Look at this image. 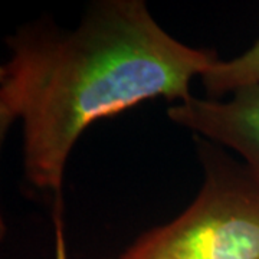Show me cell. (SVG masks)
<instances>
[{"label": "cell", "mask_w": 259, "mask_h": 259, "mask_svg": "<svg viewBox=\"0 0 259 259\" xmlns=\"http://www.w3.org/2000/svg\"><path fill=\"white\" fill-rule=\"evenodd\" d=\"M204 183L185 212L112 259H259V192L248 171L202 151Z\"/></svg>", "instance_id": "cell-2"}, {"label": "cell", "mask_w": 259, "mask_h": 259, "mask_svg": "<svg viewBox=\"0 0 259 259\" xmlns=\"http://www.w3.org/2000/svg\"><path fill=\"white\" fill-rule=\"evenodd\" d=\"M167 115L177 125L241 154L259 192V85L241 88L229 100L190 97L168 107Z\"/></svg>", "instance_id": "cell-3"}, {"label": "cell", "mask_w": 259, "mask_h": 259, "mask_svg": "<svg viewBox=\"0 0 259 259\" xmlns=\"http://www.w3.org/2000/svg\"><path fill=\"white\" fill-rule=\"evenodd\" d=\"M18 118V114L15 111L13 105L10 104L9 98L6 93L3 91V87L0 88V153H2V147L6 139V134L9 131L10 125L13 124V121ZM6 236V222L3 218V213L0 209V241H3Z\"/></svg>", "instance_id": "cell-5"}, {"label": "cell", "mask_w": 259, "mask_h": 259, "mask_svg": "<svg viewBox=\"0 0 259 259\" xmlns=\"http://www.w3.org/2000/svg\"><path fill=\"white\" fill-rule=\"evenodd\" d=\"M6 78H8V69H6V66H2V65H0V88L3 87Z\"/></svg>", "instance_id": "cell-6"}, {"label": "cell", "mask_w": 259, "mask_h": 259, "mask_svg": "<svg viewBox=\"0 0 259 259\" xmlns=\"http://www.w3.org/2000/svg\"><path fill=\"white\" fill-rule=\"evenodd\" d=\"M202 83L209 98H221L245 87L259 85V39L233 59H218L202 75Z\"/></svg>", "instance_id": "cell-4"}, {"label": "cell", "mask_w": 259, "mask_h": 259, "mask_svg": "<svg viewBox=\"0 0 259 259\" xmlns=\"http://www.w3.org/2000/svg\"><path fill=\"white\" fill-rule=\"evenodd\" d=\"M6 44L3 91L22 118L25 176L55 194L59 236L65 167L83 131L143 101L189 100L192 79L219 59L168 35L143 0H102L72 30L35 23Z\"/></svg>", "instance_id": "cell-1"}]
</instances>
